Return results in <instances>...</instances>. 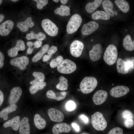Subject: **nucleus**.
<instances>
[{
  "label": "nucleus",
  "mask_w": 134,
  "mask_h": 134,
  "mask_svg": "<svg viewBox=\"0 0 134 134\" xmlns=\"http://www.w3.org/2000/svg\"><path fill=\"white\" fill-rule=\"evenodd\" d=\"M20 134H30V127L28 118L24 117L20 121L19 127Z\"/></svg>",
  "instance_id": "obj_20"
},
{
  "label": "nucleus",
  "mask_w": 134,
  "mask_h": 134,
  "mask_svg": "<svg viewBox=\"0 0 134 134\" xmlns=\"http://www.w3.org/2000/svg\"><path fill=\"white\" fill-rule=\"evenodd\" d=\"M67 79L63 76H61L59 78V82L56 86V88L61 91L67 90L68 84L67 83Z\"/></svg>",
  "instance_id": "obj_34"
},
{
  "label": "nucleus",
  "mask_w": 134,
  "mask_h": 134,
  "mask_svg": "<svg viewBox=\"0 0 134 134\" xmlns=\"http://www.w3.org/2000/svg\"><path fill=\"white\" fill-rule=\"evenodd\" d=\"M22 90L19 87L13 88L10 91L8 99L10 104H16L19 100L22 94Z\"/></svg>",
  "instance_id": "obj_11"
},
{
  "label": "nucleus",
  "mask_w": 134,
  "mask_h": 134,
  "mask_svg": "<svg viewBox=\"0 0 134 134\" xmlns=\"http://www.w3.org/2000/svg\"><path fill=\"white\" fill-rule=\"evenodd\" d=\"M34 25V23L32 21V17H29L25 21L18 22L17 24V26L19 28L20 31L26 32L28 30L29 27L31 28Z\"/></svg>",
  "instance_id": "obj_21"
},
{
  "label": "nucleus",
  "mask_w": 134,
  "mask_h": 134,
  "mask_svg": "<svg viewBox=\"0 0 134 134\" xmlns=\"http://www.w3.org/2000/svg\"><path fill=\"white\" fill-rule=\"evenodd\" d=\"M112 85H113V84Z\"/></svg>",
  "instance_id": "obj_58"
},
{
  "label": "nucleus",
  "mask_w": 134,
  "mask_h": 134,
  "mask_svg": "<svg viewBox=\"0 0 134 134\" xmlns=\"http://www.w3.org/2000/svg\"><path fill=\"white\" fill-rule=\"evenodd\" d=\"M67 0H60L61 2L64 4H65L66 3L67 1Z\"/></svg>",
  "instance_id": "obj_52"
},
{
  "label": "nucleus",
  "mask_w": 134,
  "mask_h": 134,
  "mask_svg": "<svg viewBox=\"0 0 134 134\" xmlns=\"http://www.w3.org/2000/svg\"><path fill=\"white\" fill-rule=\"evenodd\" d=\"M98 84L96 79L93 77H85L80 84V91L84 94H87L92 92Z\"/></svg>",
  "instance_id": "obj_1"
},
{
  "label": "nucleus",
  "mask_w": 134,
  "mask_h": 134,
  "mask_svg": "<svg viewBox=\"0 0 134 134\" xmlns=\"http://www.w3.org/2000/svg\"><path fill=\"white\" fill-rule=\"evenodd\" d=\"M102 5L106 13L111 17L114 16V11L112 9L113 4L111 1L109 0H103L102 2Z\"/></svg>",
  "instance_id": "obj_26"
},
{
  "label": "nucleus",
  "mask_w": 134,
  "mask_h": 134,
  "mask_svg": "<svg viewBox=\"0 0 134 134\" xmlns=\"http://www.w3.org/2000/svg\"><path fill=\"white\" fill-rule=\"evenodd\" d=\"M4 100V95L2 92L0 90V106L3 103Z\"/></svg>",
  "instance_id": "obj_48"
},
{
  "label": "nucleus",
  "mask_w": 134,
  "mask_h": 134,
  "mask_svg": "<svg viewBox=\"0 0 134 134\" xmlns=\"http://www.w3.org/2000/svg\"><path fill=\"white\" fill-rule=\"evenodd\" d=\"M123 117L126 120L128 119H132L134 118L133 113L130 111L125 110L122 113Z\"/></svg>",
  "instance_id": "obj_39"
},
{
  "label": "nucleus",
  "mask_w": 134,
  "mask_h": 134,
  "mask_svg": "<svg viewBox=\"0 0 134 134\" xmlns=\"http://www.w3.org/2000/svg\"><path fill=\"white\" fill-rule=\"evenodd\" d=\"M134 121L132 119H128L126 120L124 122L125 126L127 128H130L134 125Z\"/></svg>",
  "instance_id": "obj_41"
},
{
  "label": "nucleus",
  "mask_w": 134,
  "mask_h": 134,
  "mask_svg": "<svg viewBox=\"0 0 134 134\" xmlns=\"http://www.w3.org/2000/svg\"><path fill=\"white\" fill-rule=\"evenodd\" d=\"M70 12V9L69 7L64 5H61L60 7L57 8L54 11L55 14L62 16L69 15Z\"/></svg>",
  "instance_id": "obj_28"
},
{
  "label": "nucleus",
  "mask_w": 134,
  "mask_h": 134,
  "mask_svg": "<svg viewBox=\"0 0 134 134\" xmlns=\"http://www.w3.org/2000/svg\"><path fill=\"white\" fill-rule=\"evenodd\" d=\"M42 42L41 41L37 40L33 43V45L34 47L36 48H38L40 47L42 44Z\"/></svg>",
  "instance_id": "obj_45"
},
{
  "label": "nucleus",
  "mask_w": 134,
  "mask_h": 134,
  "mask_svg": "<svg viewBox=\"0 0 134 134\" xmlns=\"http://www.w3.org/2000/svg\"><path fill=\"white\" fill-rule=\"evenodd\" d=\"M130 91L129 88L126 86H119L113 87L110 91L111 96L114 98H119L127 94Z\"/></svg>",
  "instance_id": "obj_13"
},
{
  "label": "nucleus",
  "mask_w": 134,
  "mask_h": 134,
  "mask_svg": "<svg viewBox=\"0 0 134 134\" xmlns=\"http://www.w3.org/2000/svg\"><path fill=\"white\" fill-rule=\"evenodd\" d=\"M46 85V83L44 82L33 84L29 87V91L31 94H34L38 90L43 89Z\"/></svg>",
  "instance_id": "obj_35"
},
{
  "label": "nucleus",
  "mask_w": 134,
  "mask_h": 134,
  "mask_svg": "<svg viewBox=\"0 0 134 134\" xmlns=\"http://www.w3.org/2000/svg\"></svg>",
  "instance_id": "obj_59"
},
{
  "label": "nucleus",
  "mask_w": 134,
  "mask_h": 134,
  "mask_svg": "<svg viewBox=\"0 0 134 134\" xmlns=\"http://www.w3.org/2000/svg\"><path fill=\"white\" fill-rule=\"evenodd\" d=\"M67 93L66 92H61L55 93L51 90L48 91L46 93L47 97L50 99H54L57 101H60L66 98Z\"/></svg>",
  "instance_id": "obj_23"
},
{
  "label": "nucleus",
  "mask_w": 134,
  "mask_h": 134,
  "mask_svg": "<svg viewBox=\"0 0 134 134\" xmlns=\"http://www.w3.org/2000/svg\"><path fill=\"white\" fill-rule=\"evenodd\" d=\"M91 116L92 125L95 129L98 131H102L106 128L107 122L101 113L96 112Z\"/></svg>",
  "instance_id": "obj_3"
},
{
  "label": "nucleus",
  "mask_w": 134,
  "mask_h": 134,
  "mask_svg": "<svg viewBox=\"0 0 134 134\" xmlns=\"http://www.w3.org/2000/svg\"><path fill=\"white\" fill-rule=\"evenodd\" d=\"M77 90L78 91H80V89H78Z\"/></svg>",
  "instance_id": "obj_57"
},
{
  "label": "nucleus",
  "mask_w": 134,
  "mask_h": 134,
  "mask_svg": "<svg viewBox=\"0 0 134 134\" xmlns=\"http://www.w3.org/2000/svg\"><path fill=\"white\" fill-rule=\"evenodd\" d=\"M27 44L29 48H31L33 45V43L30 41H29L27 43Z\"/></svg>",
  "instance_id": "obj_49"
},
{
  "label": "nucleus",
  "mask_w": 134,
  "mask_h": 134,
  "mask_svg": "<svg viewBox=\"0 0 134 134\" xmlns=\"http://www.w3.org/2000/svg\"><path fill=\"white\" fill-rule=\"evenodd\" d=\"M49 47V45L48 44L44 45L41 50L33 57L32 59V61L35 63L40 59L43 55L48 51Z\"/></svg>",
  "instance_id": "obj_33"
},
{
  "label": "nucleus",
  "mask_w": 134,
  "mask_h": 134,
  "mask_svg": "<svg viewBox=\"0 0 134 134\" xmlns=\"http://www.w3.org/2000/svg\"><path fill=\"white\" fill-rule=\"evenodd\" d=\"M37 3L36 6L37 8L39 9L43 8V7L46 5L48 2L47 0H34Z\"/></svg>",
  "instance_id": "obj_38"
},
{
  "label": "nucleus",
  "mask_w": 134,
  "mask_h": 134,
  "mask_svg": "<svg viewBox=\"0 0 134 134\" xmlns=\"http://www.w3.org/2000/svg\"><path fill=\"white\" fill-rule=\"evenodd\" d=\"M11 1H14V2H16L17 1H18V0H12Z\"/></svg>",
  "instance_id": "obj_56"
},
{
  "label": "nucleus",
  "mask_w": 134,
  "mask_h": 134,
  "mask_svg": "<svg viewBox=\"0 0 134 134\" xmlns=\"http://www.w3.org/2000/svg\"><path fill=\"white\" fill-rule=\"evenodd\" d=\"M108 93L106 91L102 90L97 91L94 94L93 100L96 105H100L103 103L106 100Z\"/></svg>",
  "instance_id": "obj_15"
},
{
  "label": "nucleus",
  "mask_w": 134,
  "mask_h": 134,
  "mask_svg": "<svg viewBox=\"0 0 134 134\" xmlns=\"http://www.w3.org/2000/svg\"><path fill=\"white\" fill-rule=\"evenodd\" d=\"M79 118L85 124H87L89 122L88 117L83 114H81L79 116Z\"/></svg>",
  "instance_id": "obj_43"
},
{
  "label": "nucleus",
  "mask_w": 134,
  "mask_h": 134,
  "mask_svg": "<svg viewBox=\"0 0 134 134\" xmlns=\"http://www.w3.org/2000/svg\"><path fill=\"white\" fill-rule=\"evenodd\" d=\"M115 3L120 10L124 13L128 12L130 7L128 2L125 0H116Z\"/></svg>",
  "instance_id": "obj_31"
},
{
  "label": "nucleus",
  "mask_w": 134,
  "mask_h": 134,
  "mask_svg": "<svg viewBox=\"0 0 134 134\" xmlns=\"http://www.w3.org/2000/svg\"><path fill=\"white\" fill-rule=\"evenodd\" d=\"M82 21L81 17L79 14L76 13L73 15L70 18L67 26V32L71 34L75 32L80 27Z\"/></svg>",
  "instance_id": "obj_4"
},
{
  "label": "nucleus",
  "mask_w": 134,
  "mask_h": 134,
  "mask_svg": "<svg viewBox=\"0 0 134 134\" xmlns=\"http://www.w3.org/2000/svg\"><path fill=\"white\" fill-rule=\"evenodd\" d=\"M118 56V51L116 47L111 44L106 48L104 53L103 58L104 61L108 65H111L116 62Z\"/></svg>",
  "instance_id": "obj_2"
},
{
  "label": "nucleus",
  "mask_w": 134,
  "mask_h": 134,
  "mask_svg": "<svg viewBox=\"0 0 134 134\" xmlns=\"http://www.w3.org/2000/svg\"><path fill=\"white\" fill-rule=\"evenodd\" d=\"M4 17L3 14H0V23L3 21Z\"/></svg>",
  "instance_id": "obj_51"
},
{
  "label": "nucleus",
  "mask_w": 134,
  "mask_h": 134,
  "mask_svg": "<svg viewBox=\"0 0 134 134\" xmlns=\"http://www.w3.org/2000/svg\"><path fill=\"white\" fill-rule=\"evenodd\" d=\"M17 108V106L16 104H10L0 111V118H3L4 120H7L8 118V114L15 111Z\"/></svg>",
  "instance_id": "obj_22"
},
{
  "label": "nucleus",
  "mask_w": 134,
  "mask_h": 134,
  "mask_svg": "<svg viewBox=\"0 0 134 134\" xmlns=\"http://www.w3.org/2000/svg\"><path fill=\"white\" fill-rule=\"evenodd\" d=\"M2 0H0V5L1 4L2 2Z\"/></svg>",
  "instance_id": "obj_55"
},
{
  "label": "nucleus",
  "mask_w": 134,
  "mask_h": 134,
  "mask_svg": "<svg viewBox=\"0 0 134 134\" xmlns=\"http://www.w3.org/2000/svg\"><path fill=\"white\" fill-rule=\"evenodd\" d=\"M99 26L98 23L95 21H90L83 25L81 29V33L85 35H89L96 31Z\"/></svg>",
  "instance_id": "obj_10"
},
{
  "label": "nucleus",
  "mask_w": 134,
  "mask_h": 134,
  "mask_svg": "<svg viewBox=\"0 0 134 134\" xmlns=\"http://www.w3.org/2000/svg\"><path fill=\"white\" fill-rule=\"evenodd\" d=\"M20 123V117L17 116L5 122L3 126L5 128L11 127L13 130L16 131L19 129Z\"/></svg>",
  "instance_id": "obj_19"
},
{
  "label": "nucleus",
  "mask_w": 134,
  "mask_h": 134,
  "mask_svg": "<svg viewBox=\"0 0 134 134\" xmlns=\"http://www.w3.org/2000/svg\"><path fill=\"white\" fill-rule=\"evenodd\" d=\"M41 24L43 29L49 35L54 36L57 34L58 32L57 27L50 19H44L42 21Z\"/></svg>",
  "instance_id": "obj_7"
},
{
  "label": "nucleus",
  "mask_w": 134,
  "mask_h": 134,
  "mask_svg": "<svg viewBox=\"0 0 134 134\" xmlns=\"http://www.w3.org/2000/svg\"><path fill=\"white\" fill-rule=\"evenodd\" d=\"M114 15H117L118 14V13L117 11H114Z\"/></svg>",
  "instance_id": "obj_53"
},
{
  "label": "nucleus",
  "mask_w": 134,
  "mask_h": 134,
  "mask_svg": "<svg viewBox=\"0 0 134 134\" xmlns=\"http://www.w3.org/2000/svg\"><path fill=\"white\" fill-rule=\"evenodd\" d=\"M76 68V64L74 62L70 60L65 59L58 66L57 69L60 73L69 74L74 71Z\"/></svg>",
  "instance_id": "obj_5"
},
{
  "label": "nucleus",
  "mask_w": 134,
  "mask_h": 134,
  "mask_svg": "<svg viewBox=\"0 0 134 134\" xmlns=\"http://www.w3.org/2000/svg\"><path fill=\"white\" fill-rule=\"evenodd\" d=\"M123 130L119 127H116L111 129L107 134H123Z\"/></svg>",
  "instance_id": "obj_40"
},
{
  "label": "nucleus",
  "mask_w": 134,
  "mask_h": 134,
  "mask_svg": "<svg viewBox=\"0 0 134 134\" xmlns=\"http://www.w3.org/2000/svg\"><path fill=\"white\" fill-rule=\"evenodd\" d=\"M47 113L50 120L53 122H61L64 120V116L63 113L60 110L54 108L49 109Z\"/></svg>",
  "instance_id": "obj_12"
},
{
  "label": "nucleus",
  "mask_w": 134,
  "mask_h": 134,
  "mask_svg": "<svg viewBox=\"0 0 134 134\" xmlns=\"http://www.w3.org/2000/svg\"><path fill=\"white\" fill-rule=\"evenodd\" d=\"M46 37V35L44 34L39 32L36 34L32 31L27 34L26 36V38L28 40L35 39L41 41L44 40Z\"/></svg>",
  "instance_id": "obj_30"
},
{
  "label": "nucleus",
  "mask_w": 134,
  "mask_h": 134,
  "mask_svg": "<svg viewBox=\"0 0 134 134\" xmlns=\"http://www.w3.org/2000/svg\"><path fill=\"white\" fill-rule=\"evenodd\" d=\"M102 49L101 45L98 43L94 45L89 52L90 59L93 61L99 60L101 57Z\"/></svg>",
  "instance_id": "obj_14"
},
{
  "label": "nucleus",
  "mask_w": 134,
  "mask_h": 134,
  "mask_svg": "<svg viewBox=\"0 0 134 134\" xmlns=\"http://www.w3.org/2000/svg\"><path fill=\"white\" fill-rule=\"evenodd\" d=\"M116 67L117 71L119 73L123 74H126L131 68L134 69V60L125 61L119 58L117 60Z\"/></svg>",
  "instance_id": "obj_6"
},
{
  "label": "nucleus",
  "mask_w": 134,
  "mask_h": 134,
  "mask_svg": "<svg viewBox=\"0 0 134 134\" xmlns=\"http://www.w3.org/2000/svg\"><path fill=\"white\" fill-rule=\"evenodd\" d=\"M33 76L35 78L34 80L30 82V84L33 85L43 82L45 79L44 74L41 72H34L33 73Z\"/></svg>",
  "instance_id": "obj_32"
},
{
  "label": "nucleus",
  "mask_w": 134,
  "mask_h": 134,
  "mask_svg": "<svg viewBox=\"0 0 134 134\" xmlns=\"http://www.w3.org/2000/svg\"><path fill=\"white\" fill-rule=\"evenodd\" d=\"M63 57L61 56H59L56 58L52 59L50 63V67L54 68L58 66L64 60Z\"/></svg>",
  "instance_id": "obj_36"
},
{
  "label": "nucleus",
  "mask_w": 134,
  "mask_h": 134,
  "mask_svg": "<svg viewBox=\"0 0 134 134\" xmlns=\"http://www.w3.org/2000/svg\"><path fill=\"white\" fill-rule=\"evenodd\" d=\"M57 50V47L52 46L47 51V53L48 55H52L55 53Z\"/></svg>",
  "instance_id": "obj_42"
},
{
  "label": "nucleus",
  "mask_w": 134,
  "mask_h": 134,
  "mask_svg": "<svg viewBox=\"0 0 134 134\" xmlns=\"http://www.w3.org/2000/svg\"><path fill=\"white\" fill-rule=\"evenodd\" d=\"M14 26V23L11 20H7L0 25V35L2 36L7 35L11 31Z\"/></svg>",
  "instance_id": "obj_16"
},
{
  "label": "nucleus",
  "mask_w": 134,
  "mask_h": 134,
  "mask_svg": "<svg viewBox=\"0 0 134 134\" xmlns=\"http://www.w3.org/2000/svg\"><path fill=\"white\" fill-rule=\"evenodd\" d=\"M10 63L12 65L23 70L26 69V66L29 64V60L27 57L23 56L11 59Z\"/></svg>",
  "instance_id": "obj_9"
},
{
  "label": "nucleus",
  "mask_w": 134,
  "mask_h": 134,
  "mask_svg": "<svg viewBox=\"0 0 134 134\" xmlns=\"http://www.w3.org/2000/svg\"><path fill=\"white\" fill-rule=\"evenodd\" d=\"M102 1V0H95L93 2L88 3L85 6L86 11L89 13H92L100 5Z\"/></svg>",
  "instance_id": "obj_25"
},
{
  "label": "nucleus",
  "mask_w": 134,
  "mask_h": 134,
  "mask_svg": "<svg viewBox=\"0 0 134 134\" xmlns=\"http://www.w3.org/2000/svg\"><path fill=\"white\" fill-rule=\"evenodd\" d=\"M33 50V49L29 48L27 51V52L28 54H30L32 53Z\"/></svg>",
  "instance_id": "obj_50"
},
{
  "label": "nucleus",
  "mask_w": 134,
  "mask_h": 134,
  "mask_svg": "<svg viewBox=\"0 0 134 134\" xmlns=\"http://www.w3.org/2000/svg\"><path fill=\"white\" fill-rule=\"evenodd\" d=\"M91 17L95 20L99 19L108 20L110 19V16L104 11L102 10H98L92 13Z\"/></svg>",
  "instance_id": "obj_27"
},
{
  "label": "nucleus",
  "mask_w": 134,
  "mask_h": 134,
  "mask_svg": "<svg viewBox=\"0 0 134 134\" xmlns=\"http://www.w3.org/2000/svg\"><path fill=\"white\" fill-rule=\"evenodd\" d=\"M53 1H54L55 2H58L59 1V0H53Z\"/></svg>",
  "instance_id": "obj_54"
},
{
  "label": "nucleus",
  "mask_w": 134,
  "mask_h": 134,
  "mask_svg": "<svg viewBox=\"0 0 134 134\" xmlns=\"http://www.w3.org/2000/svg\"><path fill=\"white\" fill-rule=\"evenodd\" d=\"M84 47V44L82 42L78 40H74L70 46L71 54L76 57H80L82 53Z\"/></svg>",
  "instance_id": "obj_8"
},
{
  "label": "nucleus",
  "mask_w": 134,
  "mask_h": 134,
  "mask_svg": "<svg viewBox=\"0 0 134 134\" xmlns=\"http://www.w3.org/2000/svg\"><path fill=\"white\" fill-rule=\"evenodd\" d=\"M71 130L70 127L68 124L63 123L55 125L53 127L52 132L54 134H59L62 132H69Z\"/></svg>",
  "instance_id": "obj_18"
},
{
  "label": "nucleus",
  "mask_w": 134,
  "mask_h": 134,
  "mask_svg": "<svg viewBox=\"0 0 134 134\" xmlns=\"http://www.w3.org/2000/svg\"><path fill=\"white\" fill-rule=\"evenodd\" d=\"M25 49V46L24 41L21 39H19L17 41L15 46L11 48L8 51V54L11 57H15L17 55L19 51H23Z\"/></svg>",
  "instance_id": "obj_17"
},
{
  "label": "nucleus",
  "mask_w": 134,
  "mask_h": 134,
  "mask_svg": "<svg viewBox=\"0 0 134 134\" xmlns=\"http://www.w3.org/2000/svg\"><path fill=\"white\" fill-rule=\"evenodd\" d=\"M52 55H45L43 57L42 60L44 62H46L48 61L52 56Z\"/></svg>",
  "instance_id": "obj_47"
},
{
  "label": "nucleus",
  "mask_w": 134,
  "mask_h": 134,
  "mask_svg": "<svg viewBox=\"0 0 134 134\" xmlns=\"http://www.w3.org/2000/svg\"><path fill=\"white\" fill-rule=\"evenodd\" d=\"M4 55L1 52H0V68L2 67L4 65Z\"/></svg>",
  "instance_id": "obj_44"
},
{
  "label": "nucleus",
  "mask_w": 134,
  "mask_h": 134,
  "mask_svg": "<svg viewBox=\"0 0 134 134\" xmlns=\"http://www.w3.org/2000/svg\"><path fill=\"white\" fill-rule=\"evenodd\" d=\"M34 120L35 125L38 129L41 130L45 127L46 124V122L39 114H35Z\"/></svg>",
  "instance_id": "obj_24"
},
{
  "label": "nucleus",
  "mask_w": 134,
  "mask_h": 134,
  "mask_svg": "<svg viewBox=\"0 0 134 134\" xmlns=\"http://www.w3.org/2000/svg\"><path fill=\"white\" fill-rule=\"evenodd\" d=\"M66 108L68 111H71L74 110L76 107L75 102L71 100L68 101L66 103Z\"/></svg>",
  "instance_id": "obj_37"
},
{
  "label": "nucleus",
  "mask_w": 134,
  "mask_h": 134,
  "mask_svg": "<svg viewBox=\"0 0 134 134\" xmlns=\"http://www.w3.org/2000/svg\"><path fill=\"white\" fill-rule=\"evenodd\" d=\"M123 45L125 49L127 51H131L134 49V44L129 35H127L124 37Z\"/></svg>",
  "instance_id": "obj_29"
},
{
  "label": "nucleus",
  "mask_w": 134,
  "mask_h": 134,
  "mask_svg": "<svg viewBox=\"0 0 134 134\" xmlns=\"http://www.w3.org/2000/svg\"><path fill=\"white\" fill-rule=\"evenodd\" d=\"M71 125L72 128L77 132H79L80 131V128L79 126L75 123H72Z\"/></svg>",
  "instance_id": "obj_46"
}]
</instances>
